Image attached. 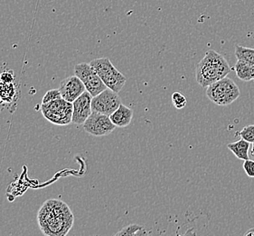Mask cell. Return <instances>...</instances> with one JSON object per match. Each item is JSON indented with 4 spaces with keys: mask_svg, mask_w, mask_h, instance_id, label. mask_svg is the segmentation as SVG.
<instances>
[{
    "mask_svg": "<svg viewBox=\"0 0 254 236\" xmlns=\"http://www.w3.org/2000/svg\"><path fill=\"white\" fill-rule=\"evenodd\" d=\"M37 221L43 235L65 236L71 231L74 216L64 202L50 199L44 203L37 216Z\"/></svg>",
    "mask_w": 254,
    "mask_h": 236,
    "instance_id": "cell-1",
    "label": "cell"
},
{
    "mask_svg": "<svg viewBox=\"0 0 254 236\" xmlns=\"http://www.w3.org/2000/svg\"><path fill=\"white\" fill-rule=\"evenodd\" d=\"M230 72L231 67L227 60L217 52L208 50L203 59L196 65L195 78L196 82L202 88H205L227 77Z\"/></svg>",
    "mask_w": 254,
    "mask_h": 236,
    "instance_id": "cell-2",
    "label": "cell"
},
{
    "mask_svg": "<svg viewBox=\"0 0 254 236\" xmlns=\"http://www.w3.org/2000/svg\"><path fill=\"white\" fill-rule=\"evenodd\" d=\"M206 95L213 103L220 107H226L237 100L241 91L233 79L225 77L208 86Z\"/></svg>",
    "mask_w": 254,
    "mask_h": 236,
    "instance_id": "cell-3",
    "label": "cell"
},
{
    "mask_svg": "<svg viewBox=\"0 0 254 236\" xmlns=\"http://www.w3.org/2000/svg\"><path fill=\"white\" fill-rule=\"evenodd\" d=\"M90 64L108 88L119 93L125 86L127 81L126 77L112 65L108 57L97 58L92 60Z\"/></svg>",
    "mask_w": 254,
    "mask_h": 236,
    "instance_id": "cell-4",
    "label": "cell"
},
{
    "mask_svg": "<svg viewBox=\"0 0 254 236\" xmlns=\"http://www.w3.org/2000/svg\"><path fill=\"white\" fill-rule=\"evenodd\" d=\"M42 114L50 123L56 125H68L72 118V103L61 98L42 104Z\"/></svg>",
    "mask_w": 254,
    "mask_h": 236,
    "instance_id": "cell-5",
    "label": "cell"
},
{
    "mask_svg": "<svg viewBox=\"0 0 254 236\" xmlns=\"http://www.w3.org/2000/svg\"><path fill=\"white\" fill-rule=\"evenodd\" d=\"M74 74L84 84L87 91L92 95V98L96 97L108 88L91 64H78L74 67Z\"/></svg>",
    "mask_w": 254,
    "mask_h": 236,
    "instance_id": "cell-6",
    "label": "cell"
},
{
    "mask_svg": "<svg viewBox=\"0 0 254 236\" xmlns=\"http://www.w3.org/2000/svg\"><path fill=\"white\" fill-rule=\"evenodd\" d=\"M122 104V99L119 94L112 90L111 88H106L101 94L92 98V112L106 115L110 117L117 110Z\"/></svg>",
    "mask_w": 254,
    "mask_h": 236,
    "instance_id": "cell-7",
    "label": "cell"
},
{
    "mask_svg": "<svg viewBox=\"0 0 254 236\" xmlns=\"http://www.w3.org/2000/svg\"><path fill=\"white\" fill-rule=\"evenodd\" d=\"M116 125L112 123L109 116L92 112L83 123V129L93 136H105L114 131Z\"/></svg>",
    "mask_w": 254,
    "mask_h": 236,
    "instance_id": "cell-8",
    "label": "cell"
},
{
    "mask_svg": "<svg viewBox=\"0 0 254 236\" xmlns=\"http://www.w3.org/2000/svg\"><path fill=\"white\" fill-rule=\"evenodd\" d=\"M92 95L86 90L72 102L71 123L78 125L84 123L92 113Z\"/></svg>",
    "mask_w": 254,
    "mask_h": 236,
    "instance_id": "cell-9",
    "label": "cell"
},
{
    "mask_svg": "<svg viewBox=\"0 0 254 236\" xmlns=\"http://www.w3.org/2000/svg\"><path fill=\"white\" fill-rule=\"evenodd\" d=\"M59 90L61 93L62 98L65 99L68 102L72 103L86 91V88L81 79L74 75L72 77L64 79L60 83Z\"/></svg>",
    "mask_w": 254,
    "mask_h": 236,
    "instance_id": "cell-10",
    "label": "cell"
},
{
    "mask_svg": "<svg viewBox=\"0 0 254 236\" xmlns=\"http://www.w3.org/2000/svg\"><path fill=\"white\" fill-rule=\"evenodd\" d=\"M133 118V110L122 104L117 110L110 116L112 123L116 127H126L131 123Z\"/></svg>",
    "mask_w": 254,
    "mask_h": 236,
    "instance_id": "cell-11",
    "label": "cell"
},
{
    "mask_svg": "<svg viewBox=\"0 0 254 236\" xmlns=\"http://www.w3.org/2000/svg\"><path fill=\"white\" fill-rule=\"evenodd\" d=\"M234 70L237 77L241 80L245 82L254 81V64L242 59H237V62L234 66Z\"/></svg>",
    "mask_w": 254,
    "mask_h": 236,
    "instance_id": "cell-12",
    "label": "cell"
},
{
    "mask_svg": "<svg viewBox=\"0 0 254 236\" xmlns=\"http://www.w3.org/2000/svg\"><path fill=\"white\" fill-rule=\"evenodd\" d=\"M227 147L230 149L234 155L240 160L249 159L250 143L244 139H241L237 142L227 144Z\"/></svg>",
    "mask_w": 254,
    "mask_h": 236,
    "instance_id": "cell-13",
    "label": "cell"
},
{
    "mask_svg": "<svg viewBox=\"0 0 254 236\" xmlns=\"http://www.w3.org/2000/svg\"><path fill=\"white\" fill-rule=\"evenodd\" d=\"M235 57L237 59H242L250 62L254 65V48H250L246 46H236L235 47Z\"/></svg>",
    "mask_w": 254,
    "mask_h": 236,
    "instance_id": "cell-14",
    "label": "cell"
},
{
    "mask_svg": "<svg viewBox=\"0 0 254 236\" xmlns=\"http://www.w3.org/2000/svg\"><path fill=\"white\" fill-rule=\"evenodd\" d=\"M144 228L142 226L138 225H129V226L124 227L121 231L118 232L116 236H139V235H145Z\"/></svg>",
    "mask_w": 254,
    "mask_h": 236,
    "instance_id": "cell-15",
    "label": "cell"
},
{
    "mask_svg": "<svg viewBox=\"0 0 254 236\" xmlns=\"http://www.w3.org/2000/svg\"><path fill=\"white\" fill-rule=\"evenodd\" d=\"M242 139L249 142L250 144L254 142V124L246 125L239 133Z\"/></svg>",
    "mask_w": 254,
    "mask_h": 236,
    "instance_id": "cell-16",
    "label": "cell"
},
{
    "mask_svg": "<svg viewBox=\"0 0 254 236\" xmlns=\"http://www.w3.org/2000/svg\"><path fill=\"white\" fill-rule=\"evenodd\" d=\"M172 102H173L174 107L177 109H182L187 106L188 100L181 93L175 92L172 95Z\"/></svg>",
    "mask_w": 254,
    "mask_h": 236,
    "instance_id": "cell-17",
    "label": "cell"
},
{
    "mask_svg": "<svg viewBox=\"0 0 254 236\" xmlns=\"http://www.w3.org/2000/svg\"><path fill=\"white\" fill-rule=\"evenodd\" d=\"M61 98V93H60L59 89H52V90H49V91L46 93V95L44 96L43 100H42V104L48 103V102H51L53 100L59 99V98Z\"/></svg>",
    "mask_w": 254,
    "mask_h": 236,
    "instance_id": "cell-18",
    "label": "cell"
},
{
    "mask_svg": "<svg viewBox=\"0 0 254 236\" xmlns=\"http://www.w3.org/2000/svg\"><path fill=\"white\" fill-rule=\"evenodd\" d=\"M244 171L246 175H248L251 178H254V160H244Z\"/></svg>",
    "mask_w": 254,
    "mask_h": 236,
    "instance_id": "cell-19",
    "label": "cell"
},
{
    "mask_svg": "<svg viewBox=\"0 0 254 236\" xmlns=\"http://www.w3.org/2000/svg\"><path fill=\"white\" fill-rule=\"evenodd\" d=\"M245 236H254V228H251L250 230L244 234Z\"/></svg>",
    "mask_w": 254,
    "mask_h": 236,
    "instance_id": "cell-20",
    "label": "cell"
},
{
    "mask_svg": "<svg viewBox=\"0 0 254 236\" xmlns=\"http://www.w3.org/2000/svg\"><path fill=\"white\" fill-rule=\"evenodd\" d=\"M251 155L254 157V142L253 143V146H252V149H251Z\"/></svg>",
    "mask_w": 254,
    "mask_h": 236,
    "instance_id": "cell-21",
    "label": "cell"
}]
</instances>
